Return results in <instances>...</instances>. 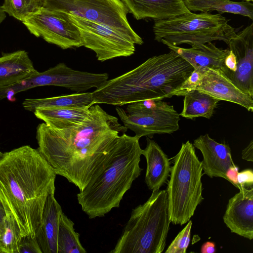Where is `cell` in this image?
I'll list each match as a JSON object with an SVG mask.
<instances>
[{"label": "cell", "instance_id": "obj_27", "mask_svg": "<svg viewBox=\"0 0 253 253\" xmlns=\"http://www.w3.org/2000/svg\"><path fill=\"white\" fill-rule=\"evenodd\" d=\"M5 212L4 225L0 231V253H18L21 233L16 220L10 213Z\"/></svg>", "mask_w": 253, "mask_h": 253}, {"label": "cell", "instance_id": "obj_26", "mask_svg": "<svg viewBox=\"0 0 253 253\" xmlns=\"http://www.w3.org/2000/svg\"><path fill=\"white\" fill-rule=\"evenodd\" d=\"M74 222L62 211L57 237V253H86L80 235L75 231Z\"/></svg>", "mask_w": 253, "mask_h": 253}, {"label": "cell", "instance_id": "obj_20", "mask_svg": "<svg viewBox=\"0 0 253 253\" xmlns=\"http://www.w3.org/2000/svg\"><path fill=\"white\" fill-rule=\"evenodd\" d=\"M146 140V146L142 151L147 163L145 182L153 191L160 189L166 183L171 167L169 159L160 146L148 137Z\"/></svg>", "mask_w": 253, "mask_h": 253}, {"label": "cell", "instance_id": "obj_5", "mask_svg": "<svg viewBox=\"0 0 253 253\" xmlns=\"http://www.w3.org/2000/svg\"><path fill=\"white\" fill-rule=\"evenodd\" d=\"M170 222L166 190L152 191L144 204L132 209L129 219L111 253H161Z\"/></svg>", "mask_w": 253, "mask_h": 253}, {"label": "cell", "instance_id": "obj_6", "mask_svg": "<svg viewBox=\"0 0 253 253\" xmlns=\"http://www.w3.org/2000/svg\"><path fill=\"white\" fill-rule=\"evenodd\" d=\"M172 159L166 190L168 215L173 224L182 225L190 220L204 200L202 164L189 141L182 143Z\"/></svg>", "mask_w": 253, "mask_h": 253}, {"label": "cell", "instance_id": "obj_3", "mask_svg": "<svg viewBox=\"0 0 253 253\" xmlns=\"http://www.w3.org/2000/svg\"><path fill=\"white\" fill-rule=\"evenodd\" d=\"M193 70L188 62L170 50L105 82L92 92L93 104L120 106L147 99L170 98Z\"/></svg>", "mask_w": 253, "mask_h": 253}, {"label": "cell", "instance_id": "obj_30", "mask_svg": "<svg viewBox=\"0 0 253 253\" xmlns=\"http://www.w3.org/2000/svg\"><path fill=\"white\" fill-rule=\"evenodd\" d=\"M205 68L199 67L194 69L179 88L174 92L173 95L184 96L186 93L196 90L203 78Z\"/></svg>", "mask_w": 253, "mask_h": 253}, {"label": "cell", "instance_id": "obj_11", "mask_svg": "<svg viewBox=\"0 0 253 253\" xmlns=\"http://www.w3.org/2000/svg\"><path fill=\"white\" fill-rule=\"evenodd\" d=\"M22 22L35 37L63 49L82 46L79 30L67 13L42 6Z\"/></svg>", "mask_w": 253, "mask_h": 253}, {"label": "cell", "instance_id": "obj_15", "mask_svg": "<svg viewBox=\"0 0 253 253\" xmlns=\"http://www.w3.org/2000/svg\"><path fill=\"white\" fill-rule=\"evenodd\" d=\"M196 90L216 99L236 103L253 111V98L244 92L219 70L205 68L203 78Z\"/></svg>", "mask_w": 253, "mask_h": 253}, {"label": "cell", "instance_id": "obj_2", "mask_svg": "<svg viewBox=\"0 0 253 253\" xmlns=\"http://www.w3.org/2000/svg\"><path fill=\"white\" fill-rule=\"evenodd\" d=\"M56 174L37 149L22 146L0 160V201L16 220L22 237H35Z\"/></svg>", "mask_w": 253, "mask_h": 253}, {"label": "cell", "instance_id": "obj_38", "mask_svg": "<svg viewBox=\"0 0 253 253\" xmlns=\"http://www.w3.org/2000/svg\"><path fill=\"white\" fill-rule=\"evenodd\" d=\"M4 153L0 151V160L3 157Z\"/></svg>", "mask_w": 253, "mask_h": 253}, {"label": "cell", "instance_id": "obj_35", "mask_svg": "<svg viewBox=\"0 0 253 253\" xmlns=\"http://www.w3.org/2000/svg\"><path fill=\"white\" fill-rule=\"evenodd\" d=\"M215 251V243L210 241L204 243L201 249V253H214Z\"/></svg>", "mask_w": 253, "mask_h": 253}, {"label": "cell", "instance_id": "obj_23", "mask_svg": "<svg viewBox=\"0 0 253 253\" xmlns=\"http://www.w3.org/2000/svg\"><path fill=\"white\" fill-rule=\"evenodd\" d=\"M93 105L92 92H79L44 98H28L22 103L25 110L32 112L41 108H90Z\"/></svg>", "mask_w": 253, "mask_h": 253}, {"label": "cell", "instance_id": "obj_34", "mask_svg": "<svg viewBox=\"0 0 253 253\" xmlns=\"http://www.w3.org/2000/svg\"><path fill=\"white\" fill-rule=\"evenodd\" d=\"M238 172V168L235 166L230 168L227 173L228 181L236 187H237V176Z\"/></svg>", "mask_w": 253, "mask_h": 253}, {"label": "cell", "instance_id": "obj_19", "mask_svg": "<svg viewBox=\"0 0 253 253\" xmlns=\"http://www.w3.org/2000/svg\"><path fill=\"white\" fill-rule=\"evenodd\" d=\"M170 49L175 51L194 69L199 67L214 70H221L229 49L216 47L211 42L195 45L185 48L165 43Z\"/></svg>", "mask_w": 253, "mask_h": 253}, {"label": "cell", "instance_id": "obj_4", "mask_svg": "<svg viewBox=\"0 0 253 253\" xmlns=\"http://www.w3.org/2000/svg\"><path fill=\"white\" fill-rule=\"evenodd\" d=\"M138 137L119 135L84 187L77 194L82 211L89 219L101 217L120 207L125 194L143 170V149Z\"/></svg>", "mask_w": 253, "mask_h": 253}, {"label": "cell", "instance_id": "obj_22", "mask_svg": "<svg viewBox=\"0 0 253 253\" xmlns=\"http://www.w3.org/2000/svg\"><path fill=\"white\" fill-rule=\"evenodd\" d=\"M35 116L49 126L62 129L82 123L89 116L90 108H45L36 110Z\"/></svg>", "mask_w": 253, "mask_h": 253}, {"label": "cell", "instance_id": "obj_13", "mask_svg": "<svg viewBox=\"0 0 253 253\" xmlns=\"http://www.w3.org/2000/svg\"><path fill=\"white\" fill-rule=\"evenodd\" d=\"M227 44L235 56L236 66L230 81L253 98V24L237 34Z\"/></svg>", "mask_w": 253, "mask_h": 253}, {"label": "cell", "instance_id": "obj_9", "mask_svg": "<svg viewBox=\"0 0 253 253\" xmlns=\"http://www.w3.org/2000/svg\"><path fill=\"white\" fill-rule=\"evenodd\" d=\"M116 111L123 125L139 138L171 133L179 127V115L173 105L161 99L134 102L128 104L126 110L117 106Z\"/></svg>", "mask_w": 253, "mask_h": 253}, {"label": "cell", "instance_id": "obj_31", "mask_svg": "<svg viewBox=\"0 0 253 253\" xmlns=\"http://www.w3.org/2000/svg\"><path fill=\"white\" fill-rule=\"evenodd\" d=\"M18 253H42L35 237H22L19 247Z\"/></svg>", "mask_w": 253, "mask_h": 253}, {"label": "cell", "instance_id": "obj_28", "mask_svg": "<svg viewBox=\"0 0 253 253\" xmlns=\"http://www.w3.org/2000/svg\"><path fill=\"white\" fill-rule=\"evenodd\" d=\"M43 5V0H3L1 7L9 16L23 21L37 12Z\"/></svg>", "mask_w": 253, "mask_h": 253}, {"label": "cell", "instance_id": "obj_17", "mask_svg": "<svg viewBox=\"0 0 253 253\" xmlns=\"http://www.w3.org/2000/svg\"><path fill=\"white\" fill-rule=\"evenodd\" d=\"M55 187L48 193L42 212V219L35 237L42 253H57V237L61 207L55 198Z\"/></svg>", "mask_w": 253, "mask_h": 253}, {"label": "cell", "instance_id": "obj_16", "mask_svg": "<svg viewBox=\"0 0 253 253\" xmlns=\"http://www.w3.org/2000/svg\"><path fill=\"white\" fill-rule=\"evenodd\" d=\"M192 144L202 154L204 173L210 178L221 177L228 181V170L236 166L232 160L230 147L215 141L208 134L200 135L194 140Z\"/></svg>", "mask_w": 253, "mask_h": 253}, {"label": "cell", "instance_id": "obj_12", "mask_svg": "<svg viewBox=\"0 0 253 253\" xmlns=\"http://www.w3.org/2000/svg\"><path fill=\"white\" fill-rule=\"evenodd\" d=\"M109 79L106 73H93L76 70L60 63L47 70L38 71L29 78L22 80L13 85L14 91L19 93L42 86L64 87L77 93L91 88H98Z\"/></svg>", "mask_w": 253, "mask_h": 253}, {"label": "cell", "instance_id": "obj_33", "mask_svg": "<svg viewBox=\"0 0 253 253\" xmlns=\"http://www.w3.org/2000/svg\"><path fill=\"white\" fill-rule=\"evenodd\" d=\"M242 158L247 161L253 162V140H252L248 145L242 152Z\"/></svg>", "mask_w": 253, "mask_h": 253}, {"label": "cell", "instance_id": "obj_36", "mask_svg": "<svg viewBox=\"0 0 253 253\" xmlns=\"http://www.w3.org/2000/svg\"><path fill=\"white\" fill-rule=\"evenodd\" d=\"M6 218V212L0 201V231L2 229Z\"/></svg>", "mask_w": 253, "mask_h": 253}, {"label": "cell", "instance_id": "obj_39", "mask_svg": "<svg viewBox=\"0 0 253 253\" xmlns=\"http://www.w3.org/2000/svg\"><path fill=\"white\" fill-rule=\"evenodd\" d=\"M252 0H246V1H252Z\"/></svg>", "mask_w": 253, "mask_h": 253}, {"label": "cell", "instance_id": "obj_37", "mask_svg": "<svg viewBox=\"0 0 253 253\" xmlns=\"http://www.w3.org/2000/svg\"><path fill=\"white\" fill-rule=\"evenodd\" d=\"M6 13L3 11L1 6H0V24L4 20Z\"/></svg>", "mask_w": 253, "mask_h": 253}, {"label": "cell", "instance_id": "obj_18", "mask_svg": "<svg viewBox=\"0 0 253 253\" xmlns=\"http://www.w3.org/2000/svg\"><path fill=\"white\" fill-rule=\"evenodd\" d=\"M137 20H162L189 13L183 0H122Z\"/></svg>", "mask_w": 253, "mask_h": 253}, {"label": "cell", "instance_id": "obj_8", "mask_svg": "<svg viewBox=\"0 0 253 253\" xmlns=\"http://www.w3.org/2000/svg\"><path fill=\"white\" fill-rule=\"evenodd\" d=\"M42 6L106 25L128 37L135 44L143 43L129 25L128 12L122 0H43Z\"/></svg>", "mask_w": 253, "mask_h": 253}, {"label": "cell", "instance_id": "obj_7", "mask_svg": "<svg viewBox=\"0 0 253 253\" xmlns=\"http://www.w3.org/2000/svg\"><path fill=\"white\" fill-rule=\"evenodd\" d=\"M220 14L208 12L199 14L191 12L174 18L155 20V40L173 45L186 43L191 46L213 41H222L228 44L237 34Z\"/></svg>", "mask_w": 253, "mask_h": 253}, {"label": "cell", "instance_id": "obj_25", "mask_svg": "<svg viewBox=\"0 0 253 253\" xmlns=\"http://www.w3.org/2000/svg\"><path fill=\"white\" fill-rule=\"evenodd\" d=\"M184 96L183 108L179 115L189 119L198 117L210 119L220 101L198 90L191 91Z\"/></svg>", "mask_w": 253, "mask_h": 253}, {"label": "cell", "instance_id": "obj_10", "mask_svg": "<svg viewBox=\"0 0 253 253\" xmlns=\"http://www.w3.org/2000/svg\"><path fill=\"white\" fill-rule=\"evenodd\" d=\"M68 15L79 30L82 46L93 51L98 61L104 62L134 54L135 44L126 35L106 25Z\"/></svg>", "mask_w": 253, "mask_h": 253}, {"label": "cell", "instance_id": "obj_1", "mask_svg": "<svg viewBox=\"0 0 253 253\" xmlns=\"http://www.w3.org/2000/svg\"><path fill=\"white\" fill-rule=\"evenodd\" d=\"M87 118L80 124L62 129L44 123L36 130L37 149L55 171L80 191L103 161L120 133L127 128L99 105L90 107Z\"/></svg>", "mask_w": 253, "mask_h": 253}, {"label": "cell", "instance_id": "obj_14", "mask_svg": "<svg viewBox=\"0 0 253 253\" xmlns=\"http://www.w3.org/2000/svg\"><path fill=\"white\" fill-rule=\"evenodd\" d=\"M223 219L231 232L253 239V187L240 189L229 200Z\"/></svg>", "mask_w": 253, "mask_h": 253}, {"label": "cell", "instance_id": "obj_32", "mask_svg": "<svg viewBox=\"0 0 253 253\" xmlns=\"http://www.w3.org/2000/svg\"><path fill=\"white\" fill-rule=\"evenodd\" d=\"M253 185V171L246 169L239 172L237 176V188L252 187Z\"/></svg>", "mask_w": 253, "mask_h": 253}, {"label": "cell", "instance_id": "obj_21", "mask_svg": "<svg viewBox=\"0 0 253 253\" xmlns=\"http://www.w3.org/2000/svg\"><path fill=\"white\" fill-rule=\"evenodd\" d=\"M37 71L25 50L2 54L0 57V87L18 83Z\"/></svg>", "mask_w": 253, "mask_h": 253}, {"label": "cell", "instance_id": "obj_24", "mask_svg": "<svg viewBox=\"0 0 253 253\" xmlns=\"http://www.w3.org/2000/svg\"><path fill=\"white\" fill-rule=\"evenodd\" d=\"M191 11L208 12L217 11L220 13L239 14L253 19V4L249 1L235 2L230 0H183Z\"/></svg>", "mask_w": 253, "mask_h": 253}, {"label": "cell", "instance_id": "obj_29", "mask_svg": "<svg viewBox=\"0 0 253 253\" xmlns=\"http://www.w3.org/2000/svg\"><path fill=\"white\" fill-rule=\"evenodd\" d=\"M192 222L189 220L168 247L165 253H186L189 245Z\"/></svg>", "mask_w": 253, "mask_h": 253}]
</instances>
